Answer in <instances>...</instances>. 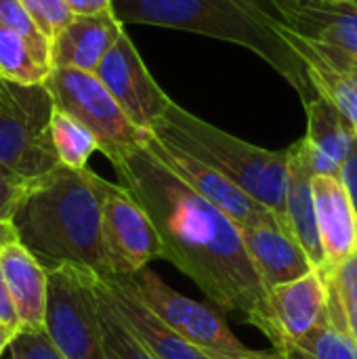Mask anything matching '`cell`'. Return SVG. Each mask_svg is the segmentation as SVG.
<instances>
[{"instance_id": "9c48e42d", "label": "cell", "mask_w": 357, "mask_h": 359, "mask_svg": "<svg viewBox=\"0 0 357 359\" xmlns=\"http://www.w3.org/2000/svg\"><path fill=\"white\" fill-rule=\"evenodd\" d=\"M101 246L109 278H133L162 259V244L147 212L126 187L112 181L105 183L101 206Z\"/></svg>"}, {"instance_id": "7c38bea8", "label": "cell", "mask_w": 357, "mask_h": 359, "mask_svg": "<svg viewBox=\"0 0 357 359\" xmlns=\"http://www.w3.org/2000/svg\"><path fill=\"white\" fill-rule=\"evenodd\" d=\"M278 36L301 61L307 82L316 95L332 103L357 135V59L332 46L307 40L286 27L278 17L274 21Z\"/></svg>"}, {"instance_id": "83f0119b", "label": "cell", "mask_w": 357, "mask_h": 359, "mask_svg": "<svg viewBox=\"0 0 357 359\" xmlns=\"http://www.w3.org/2000/svg\"><path fill=\"white\" fill-rule=\"evenodd\" d=\"M19 2L27 11L32 21L38 25V29L48 38V42L74 17L63 0H19Z\"/></svg>"}, {"instance_id": "277c9868", "label": "cell", "mask_w": 357, "mask_h": 359, "mask_svg": "<svg viewBox=\"0 0 357 359\" xmlns=\"http://www.w3.org/2000/svg\"><path fill=\"white\" fill-rule=\"evenodd\" d=\"M149 133L213 166L246 196L274 212L280 225L288 231L284 215L288 149L274 151L252 145L210 122H204L175 101Z\"/></svg>"}, {"instance_id": "4dcf8cb0", "label": "cell", "mask_w": 357, "mask_h": 359, "mask_svg": "<svg viewBox=\"0 0 357 359\" xmlns=\"http://www.w3.org/2000/svg\"><path fill=\"white\" fill-rule=\"evenodd\" d=\"M63 2L74 17H90V15L114 11L112 0H63Z\"/></svg>"}, {"instance_id": "8992f818", "label": "cell", "mask_w": 357, "mask_h": 359, "mask_svg": "<svg viewBox=\"0 0 357 359\" xmlns=\"http://www.w3.org/2000/svg\"><path fill=\"white\" fill-rule=\"evenodd\" d=\"M141 303L183 341L213 359H282L278 351L246 347L215 309L177 292L147 267L126 278Z\"/></svg>"}, {"instance_id": "f546056e", "label": "cell", "mask_w": 357, "mask_h": 359, "mask_svg": "<svg viewBox=\"0 0 357 359\" xmlns=\"http://www.w3.org/2000/svg\"><path fill=\"white\" fill-rule=\"evenodd\" d=\"M27 183H21L19 179H15L13 175L4 172L0 168V221L2 223H8L13 212H15V206L19 204L21 196H23V189H25Z\"/></svg>"}, {"instance_id": "3957f363", "label": "cell", "mask_w": 357, "mask_h": 359, "mask_svg": "<svg viewBox=\"0 0 357 359\" xmlns=\"http://www.w3.org/2000/svg\"><path fill=\"white\" fill-rule=\"evenodd\" d=\"M122 23L170 27L240 44L269 63L303 101L314 97L297 55L276 32L269 0H112Z\"/></svg>"}, {"instance_id": "9a60e30c", "label": "cell", "mask_w": 357, "mask_h": 359, "mask_svg": "<svg viewBox=\"0 0 357 359\" xmlns=\"http://www.w3.org/2000/svg\"><path fill=\"white\" fill-rule=\"evenodd\" d=\"M318 233L324 252V269L343 265L357 252V215L341 177H311Z\"/></svg>"}, {"instance_id": "484cf974", "label": "cell", "mask_w": 357, "mask_h": 359, "mask_svg": "<svg viewBox=\"0 0 357 359\" xmlns=\"http://www.w3.org/2000/svg\"><path fill=\"white\" fill-rule=\"evenodd\" d=\"M324 276L341 309L343 324L357 347V252L343 265L324 271Z\"/></svg>"}, {"instance_id": "30bf717a", "label": "cell", "mask_w": 357, "mask_h": 359, "mask_svg": "<svg viewBox=\"0 0 357 359\" xmlns=\"http://www.w3.org/2000/svg\"><path fill=\"white\" fill-rule=\"evenodd\" d=\"M95 78L105 86L124 116L145 133L158 124V120L173 103V99L149 74L126 32L101 59L95 69Z\"/></svg>"}, {"instance_id": "52a82bcc", "label": "cell", "mask_w": 357, "mask_h": 359, "mask_svg": "<svg viewBox=\"0 0 357 359\" xmlns=\"http://www.w3.org/2000/svg\"><path fill=\"white\" fill-rule=\"evenodd\" d=\"M48 273L44 334L61 359H107L99 309L97 276L80 267H59Z\"/></svg>"}, {"instance_id": "8d00e7d4", "label": "cell", "mask_w": 357, "mask_h": 359, "mask_svg": "<svg viewBox=\"0 0 357 359\" xmlns=\"http://www.w3.org/2000/svg\"><path fill=\"white\" fill-rule=\"evenodd\" d=\"M0 86H2V78H0Z\"/></svg>"}, {"instance_id": "44dd1931", "label": "cell", "mask_w": 357, "mask_h": 359, "mask_svg": "<svg viewBox=\"0 0 357 359\" xmlns=\"http://www.w3.org/2000/svg\"><path fill=\"white\" fill-rule=\"evenodd\" d=\"M314 170L307 162L303 141L299 139L288 147V179H286V227L295 242L303 248L316 269H324V252L318 233V219L311 191Z\"/></svg>"}, {"instance_id": "8fae6325", "label": "cell", "mask_w": 357, "mask_h": 359, "mask_svg": "<svg viewBox=\"0 0 357 359\" xmlns=\"http://www.w3.org/2000/svg\"><path fill=\"white\" fill-rule=\"evenodd\" d=\"M143 145L173 172L177 175L189 189H194L208 204L219 208L227 219H231L238 227H255V225H280V221L261 206L257 200L246 196L238 185L217 172L213 166L194 158L185 149L173 145L170 141L158 139L151 133L145 135ZM282 227V225H280ZM284 229V227H282ZM286 231V229H284Z\"/></svg>"}, {"instance_id": "d4e9b609", "label": "cell", "mask_w": 357, "mask_h": 359, "mask_svg": "<svg viewBox=\"0 0 357 359\" xmlns=\"http://www.w3.org/2000/svg\"><path fill=\"white\" fill-rule=\"evenodd\" d=\"M97 309H99V324L103 334V345L107 359H156L130 332L118 311L112 307L107 297L103 294L99 280H97Z\"/></svg>"}, {"instance_id": "7402d4cb", "label": "cell", "mask_w": 357, "mask_h": 359, "mask_svg": "<svg viewBox=\"0 0 357 359\" xmlns=\"http://www.w3.org/2000/svg\"><path fill=\"white\" fill-rule=\"evenodd\" d=\"M278 353L282 359H357L356 343L343 324L341 309L330 286L326 318L307 337L278 349Z\"/></svg>"}, {"instance_id": "f1b7e54d", "label": "cell", "mask_w": 357, "mask_h": 359, "mask_svg": "<svg viewBox=\"0 0 357 359\" xmlns=\"http://www.w3.org/2000/svg\"><path fill=\"white\" fill-rule=\"evenodd\" d=\"M8 353L11 359H61L42 330L40 332L19 330L8 347Z\"/></svg>"}, {"instance_id": "836d02e7", "label": "cell", "mask_w": 357, "mask_h": 359, "mask_svg": "<svg viewBox=\"0 0 357 359\" xmlns=\"http://www.w3.org/2000/svg\"><path fill=\"white\" fill-rule=\"evenodd\" d=\"M15 334H17V330H13V328L0 324V355H2L4 351H8V347H11Z\"/></svg>"}, {"instance_id": "d590c367", "label": "cell", "mask_w": 357, "mask_h": 359, "mask_svg": "<svg viewBox=\"0 0 357 359\" xmlns=\"http://www.w3.org/2000/svg\"><path fill=\"white\" fill-rule=\"evenodd\" d=\"M347 2H351V4H353V6L357 8V0H347Z\"/></svg>"}, {"instance_id": "2e32d148", "label": "cell", "mask_w": 357, "mask_h": 359, "mask_svg": "<svg viewBox=\"0 0 357 359\" xmlns=\"http://www.w3.org/2000/svg\"><path fill=\"white\" fill-rule=\"evenodd\" d=\"M99 286L137 341L156 359H213L160 322L133 292L126 278L99 280Z\"/></svg>"}, {"instance_id": "d6a6232c", "label": "cell", "mask_w": 357, "mask_h": 359, "mask_svg": "<svg viewBox=\"0 0 357 359\" xmlns=\"http://www.w3.org/2000/svg\"><path fill=\"white\" fill-rule=\"evenodd\" d=\"M0 324H4V326L19 332V322H17V316L13 311V305H11V299H8V292H6V286H4L2 271H0Z\"/></svg>"}, {"instance_id": "1f68e13d", "label": "cell", "mask_w": 357, "mask_h": 359, "mask_svg": "<svg viewBox=\"0 0 357 359\" xmlns=\"http://www.w3.org/2000/svg\"><path fill=\"white\" fill-rule=\"evenodd\" d=\"M341 181L353 202V208H356L357 215V139L353 143V149L349 154V158L345 160V164L341 166Z\"/></svg>"}, {"instance_id": "e0dca14e", "label": "cell", "mask_w": 357, "mask_h": 359, "mask_svg": "<svg viewBox=\"0 0 357 359\" xmlns=\"http://www.w3.org/2000/svg\"><path fill=\"white\" fill-rule=\"evenodd\" d=\"M124 34V23L114 15V11L72 17L50 40V69L69 67L86 74H95L101 59Z\"/></svg>"}, {"instance_id": "5bb4252c", "label": "cell", "mask_w": 357, "mask_h": 359, "mask_svg": "<svg viewBox=\"0 0 357 359\" xmlns=\"http://www.w3.org/2000/svg\"><path fill=\"white\" fill-rule=\"evenodd\" d=\"M278 19L299 36L357 59V8L347 0H269Z\"/></svg>"}, {"instance_id": "7a4b0ae2", "label": "cell", "mask_w": 357, "mask_h": 359, "mask_svg": "<svg viewBox=\"0 0 357 359\" xmlns=\"http://www.w3.org/2000/svg\"><path fill=\"white\" fill-rule=\"evenodd\" d=\"M105 179L88 166H57L27 183L8 221L15 240L46 269L80 267L99 280L109 278L101 246Z\"/></svg>"}, {"instance_id": "e575fe53", "label": "cell", "mask_w": 357, "mask_h": 359, "mask_svg": "<svg viewBox=\"0 0 357 359\" xmlns=\"http://www.w3.org/2000/svg\"><path fill=\"white\" fill-rule=\"evenodd\" d=\"M13 240H15V236H13V229H11V225L0 221V248H2L4 244L13 242Z\"/></svg>"}, {"instance_id": "cb8c5ba5", "label": "cell", "mask_w": 357, "mask_h": 359, "mask_svg": "<svg viewBox=\"0 0 357 359\" xmlns=\"http://www.w3.org/2000/svg\"><path fill=\"white\" fill-rule=\"evenodd\" d=\"M48 128H50V143H53L55 156L59 164L65 168H74V170L86 168L90 156L99 151V145L93 133L57 107L53 109Z\"/></svg>"}, {"instance_id": "ac0fdd59", "label": "cell", "mask_w": 357, "mask_h": 359, "mask_svg": "<svg viewBox=\"0 0 357 359\" xmlns=\"http://www.w3.org/2000/svg\"><path fill=\"white\" fill-rule=\"evenodd\" d=\"M0 271L19 322V330H44L48 297L46 269L17 240H13L0 248Z\"/></svg>"}, {"instance_id": "5b68a950", "label": "cell", "mask_w": 357, "mask_h": 359, "mask_svg": "<svg viewBox=\"0 0 357 359\" xmlns=\"http://www.w3.org/2000/svg\"><path fill=\"white\" fill-rule=\"evenodd\" d=\"M53 99L42 84L0 86V168L21 183H34L59 164L50 143Z\"/></svg>"}, {"instance_id": "4fadbf2b", "label": "cell", "mask_w": 357, "mask_h": 359, "mask_svg": "<svg viewBox=\"0 0 357 359\" xmlns=\"http://www.w3.org/2000/svg\"><path fill=\"white\" fill-rule=\"evenodd\" d=\"M271 316V345L282 349L307 337L328 311V282L324 271L316 269L299 280L267 290Z\"/></svg>"}, {"instance_id": "6da1fadb", "label": "cell", "mask_w": 357, "mask_h": 359, "mask_svg": "<svg viewBox=\"0 0 357 359\" xmlns=\"http://www.w3.org/2000/svg\"><path fill=\"white\" fill-rule=\"evenodd\" d=\"M112 166L156 227L162 261L187 276L219 309L242 316L271 339L267 290L248 259L240 227L189 189L143 143Z\"/></svg>"}, {"instance_id": "ffe728a7", "label": "cell", "mask_w": 357, "mask_h": 359, "mask_svg": "<svg viewBox=\"0 0 357 359\" xmlns=\"http://www.w3.org/2000/svg\"><path fill=\"white\" fill-rule=\"evenodd\" d=\"M307 133L301 139L314 175L341 177V166L349 158L357 135L343 114L320 95L303 101Z\"/></svg>"}, {"instance_id": "4316f807", "label": "cell", "mask_w": 357, "mask_h": 359, "mask_svg": "<svg viewBox=\"0 0 357 359\" xmlns=\"http://www.w3.org/2000/svg\"><path fill=\"white\" fill-rule=\"evenodd\" d=\"M0 23L21 34L50 65V42L32 21V17L19 0H0Z\"/></svg>"}, {"instance_id": "ba28073f", "label": "cell", "mask_w": 357, "mask_h": 359, "mask_svg": "<svg viewBox=\"0 0 357 359\" xmlns=\"http://www.w3.org/2000/svg\"><path fill=\"white\" fill-rule=\"evenodd\" d=\"M53 105L78 120L97 139L99 151L116 162L145 141V130L137 128L112 99L95 74L53 67L44 80Z\"/></svg>"}, {"instance_id": "603a6c76", "label": "cell", "mask_w": 357, "mask_h": 359, "mask_svg": "<svg viewBox=\"0 0 357 359\" xmlns=\"http://www.w3.org/2000/svg\"><path fill=\"white\" fill-rule=\"evenodd\" d=\"M48 61L17 32L0 23V78L17 84H42Z\"/></svg>"}, {"instance_id": "d6986e66", "label": "cell", "mask_w": 357, "mask_h": 359, "mask_svg": "<svg viewBox=\"0 0 357 359\" xmlns=\"http://www.w3.org/2000/svg\"><path fill=\"white\" fill-rule=\"evenodd\" d=\"M240 236L265 290L316 271L303 248L280 225L240 227Z\"/></svg>"}]
</instances>
